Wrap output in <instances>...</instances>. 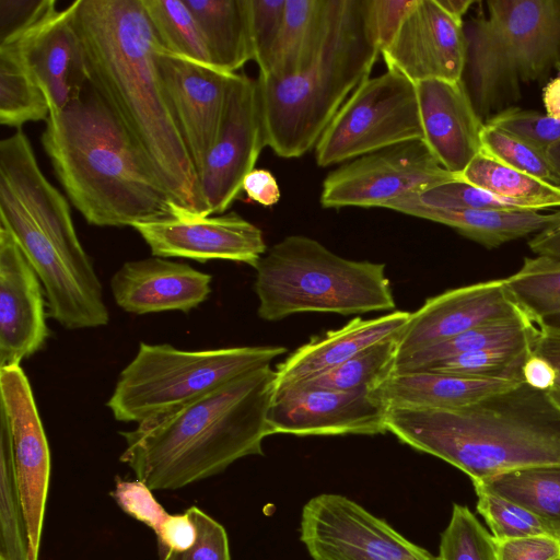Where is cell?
Returning <instances> with one entry per match:
<instances>
[{
  "label": "cell",
  "instance_id": "obj_43",
  "mask_svg": "<svg viewBox=\"0 0 560 560\" xmlns=\"http://www.w3.org/2000/svg\"><path fill=\"white\" fill-rule=\"evenodd\" d=\"M56 0H0V46L16 40L56 8Z\"/></svg>",
  "mask_w": 560,
  "mask_h": 560
},
{
  "label": "cell",
  "instance_id": "obj_42",
  "mask_svg": "<svg viewBox=\"0 0 560 560\" xmlns=\"http://www.w3.org/2000/svg\"><path fill=\"white\" fill-rule=\"evenodd\" d=\"M254 61L264 73L281 28L285 0H248Z\"/></svg>",
  "mask_w": 560,
  "mask_h": 560
},
{
  "label": "cell",
  "instance_id": "obj_12",
  "mask_svg": "<svg viewBox=\"0 0 560 560\" xmlns=\"http://www.w3.org/2000/svg\"><path fill=\"white\" fill-rule=\"evenodd\" d=\"M301 540L313 560H434L357 502L324 493L303 508Z\"/></svg>",
  "mask_w": 560,
  "mask_h": 560
},
{
  "label": "cell",
  "instance_id": "obj_7",
  "mask_svg": "<svg viewBox=\"0 0 560 560\" xmlns=\"http://www.w3.org/2000/svg\"><path fill=\"white\" fill-rule=\"evenodd\" d=\"M486 18L464 21L462 75L486 124L513 107L522 85L548 78L560 63V0H489Z\"/></svg>",
  "mask_w": 560,
  "mask_h": 560
},
{
  "label": "cell",
  "instance_id": "obj_19",
  "mask_svg": "<svg viewBox=\"0 0 560 560\" xmlns=\"http://www.w3.org/2000/svg\"><path fill=\"white\" fill-rule=\"evenodd\" d=\"M156 63L174 118L198 173L217 139L233 73L170 54L162 47L156 54Z\"/></svg>",
  "mask_w": 560,
  "mask_h": 560
},
{
  "label": "cell",
  "instance_id": "obj_5",
  "mask_svg": "<svg viewBox=\"0 0 560 560\" xmlns=\"http://www.w3.org/2000/svg\"><path fill=\"white\" fill-rule=\"evenodd\" d=\"M0 228L38 276L52 319L71 330L108 324L102 284L69 203L43 174L22 129L0 142Z\"/></svg>",
  "mask_w": 560,
  "mask_h": 560
},
{
  "label": "cell",
  "instance_id": "obj_9",
  "mask_svg": "<svg viewBox=\"0 0 560 560\" xmlns=\"http://www.w3.org/2000/svg\"><path fill=\"white\" fill-rule=\"evenodd\" d=\"M287 353L280 346L179 350L140 342L106 406L122 422L142 423L175 411Z\"/></svg>",
  "mask_w": 560,
  "mask_h": 560
},
{
  "label": "cell",
  "instance_id": "obj_55",
  "mask_svg": "<svg viewBox=\"0 0 560 560\" xmlns=\"http://www.w3.org/2000/svg\"><path fill=\"white\" fill-rule=\"evenodd\" d=\"M539 322L548 327L560 329V313L550 315Z\"/></svg>",
  "mask_w": 560,
  "mask_h": 560
},
{
  "label": "cell",
  "instance_id": "obj_33",
  "mask_svg": "<svg viewBox=\"0 0 560 560\" xmlns=\"http://www.w3.org/2000/svg\"><path fill=\"white\" fill-rule=\"evenodd\" d=\"M141 3L165 51L213 67L201 28L184 0H141Z\"/></svg>",
  "mask_w": 560,
  "mask_h": 560
},
{
  "label": "cell",
  "instance_id": "obj_13",
  "mask_svg": "<svg viewBox=\"0 0 560 560\" xmlns=\"http://www.w3.org/2000/svg\"><path fill=\"white\" fill-rule=\"evenodd\" d=\"M265 147L257 79L233 73L217 139L198 172L207 215L224 213L238 198Z\"/></svg>",
  "mask_w": 560,
  "mask_h": 560
},
{
  "label": "cell",
  "instance_id": "obj_38",
  "mask_svg": "<svg viewBox=\"0 0 560 560\" xmlns=\"http://www.w3.org/2000/svg\"><path fill=\"white\" fill-rule=\"evenodd\" d=\"M436 560H499L498 541L467 506L455 503Z\"/></svg>",
  "mask_w": 560,
  "mask_h": 560
},
{
  "label": "cell",
  "instance_id": "obj_34",
  "mask_svg": "<svg viewBox=\"0 0 560 560\" xmlns=\"http://www.w3.org/2000/svg\"><path fill=\"white\" fill-rule=\"evenodd\" d=\"M0 560H30V541L14 476L11 439L0 411Z\"/></svg>",
  "mask_w": 560,
  "mask_h": 560
},
{
  "label": "cell",
  "instance_id": "obj_1",
  "mask_svg": "<svg viewBox=\"0 0 560 560\" xmlns=\"http://www.w3.org/2000/svg\"><path fill=\"white\" fill-rule=\"evenodd\" d=\"M88 83L100 95L171 199L207 217L198 173L156 63L161 48L141 0H77Z\"/></svg>",
  "mask_w": 560,
  "mask_h": 560
},
{
  "label": "cell",
  "instance_id": "obj_4",
  "mask_svg": "<svg viewBox=\"0 0 560 560\" xmlns=\"http://www.w3.org/2000/svg\"><path fill=\"white\" fill-rule=\"evenodd\" d=\"M387 432L481 482L511 470L560 465V409L521 383L458 409L386 408Z\"/></svg>",
  "mask_w": 560,
  "mask_h": 560
},
{
  "label": "cell",
  "instance_id": "obj_30",
  "mask_svg": "<svg viewBox=\"0 0 560 560\" xmlns=\"http://www.w3.org/2000/svg\"><path fill=\"white\" fill-rule=\"evenodd\" d=\"M538 320L532 317H514L488 323L445 341L395 359L392 373L423 371L429 366L469 352L534 339Z\"/></svg>",
  "mask_w": 560,
  "mask_h": 560
},
{
  "label": "cell",
  "instance_id": "obj_11",
  "mask_svg": "<svg viewBox=\"0 0 560 560\" xmlns=\"http://www.w3.org/2000/svg\"><path fill=\"white\" fill-rule=\"evenodd\" d=\"M458 179L436 161L422 139L349 161L323 182V208L381 207L404 196Z\"/></svg>",
  "mask_w": 560,
  "mask_h": 560
},
{
  "label": "cell",
  "instance_id": "obj_6",
  "mask_svg": "<svg viewBox=\"0 0 560 560\" xmlns=\"http://www.w3.org/2000/svg\"><path fill=\"white\" fill-rule=\"evenodd\" d=\"M380 54L365 0H330L326 32L312 60L291 77L257 79L267 147L284 159L315 148Z\"/></svg>",
  "mask_w": 560,
  "mask_h": 560
},
{
  "label": "cell",
  "instance_id": "obj_50",
  "mask_svg": "<svg viewBox=\"0 0 560 560\" xmlns=\"http://www.w3.org/2000/svg\"><path fill=\"white\" fill-rule=\"evenodd\" d=\"M524 383L530 387L548 392L555 385L557 373L551 363L532 351L522 369Z\"/></svg>",
  "mask_w": 560,
  "mask_h": 560
},
{
  "label": "cell",
  "instance_id": "obj_51",
  "mask_svg": "<svg viewBox=\"0 0 560 560\" xmlns=\"http://www.w3.org/2000/svg\"><path fill=\"white\" fill-rule=\"evenodd\" d=\"M528 246L539 256L560 258V225L536 234L528 242Z\"/></svg>",
  "mask_w": 560,
  "mask_h": 560
},
{
  "label": "cell",
  "instance_id": "obj_16",
  "mask_svg": "<svg viewBox=\"0 0 560 560\" xmlns=\"http://www.w3.org/2000/svg\"><path fill=\"white\" fill-rule=\"evenodd\" d=\"M385 413L369 389L285 386L275 389L268 425L270 434L375 435L387 432Z\"/></svg>",
  "mask_w": 560,
  "mask_h": 560
},
{
  "label": "cell",
  "instance_id": "obj_39",
  "mask_svg": "<svg viewBox=\"0 0 560 560\" xmlns=\"http://www.w3.org/2000/svg\"><path fill=\"white\" fill-rule=\"evenodd\" d=\"M481 151L489 158L520 172L556 185V177L545 151L521 137L485 124L481 136Z\"/></svg>",
  "mask_w": 560,
  "mask_h": 560
},
{
  "label": "cell",
  "instance_id": "obj_32",
  "mask_svg": "<svg viewBox=\"0 0 560 560\" xmlns=\"http://www.w3.org/2000/svg\"><path fill=\"white\" fill-rule=\"evenodd\" d=\"M50 107L45 92L10 46H0V124L21 129L47 120Z\"/></svg>",
  "mask_w": 560,
  "mask_h": 560
},
{
  "label": "cell",
  "instance_id": "obj_24",
  "mask_svg": "<svg viewBox=\"0 0 560 560\" xmlns=\"http://www.w3.org/2000/svg\"><path fill=\"white\" fill-rule=\"evenodd\" d=\"M409 317L407 311L368 319L355 317L340 328L311 338L277 366L275 389L326 372L378 342L396 338Z\"/></svg>",
  "mask_w": 560,
  "mask_h": 560
},
{
  "label": "cell",
  "instance_id": "obj_28",
  "mask_svg": "<svg viewBox=\"0 0 560 560\" xmlns=\"http://www.w3.org/2000/svg\"><path fill=\"white\" fill-rule=\"evenodd\" d=\"M329 8L330 0H285L268 68L259 75L281 79L300 72L323 42Z\"/></svg>",
  "mask_w": 560,
  "mask_h": 560
},
{
  "label": "cell",
  "instance_id": "obj_36",
  "mask_svg": "<svg viewBox=\"0 0 560 560\" xmlns=\"http://www.w3.org/2000/svg\"><path fill=\"white\" fill-rule=\"evenodd\" d=\"M516 302L535 320L560 313V258H525L523 266L504 278Z\"/></svg>",
  "mask_w": 560,
  "mask_h": 560
},
{
  "label": "cell",
  "instance_id": "obj_27",
  "mask_svg": "<svg viewBox=\"0 0 560 560\" xmlns=\"http://www.w3.org/2000/svg\"><path fill=\"white\" fill-rule=\"evenodd\" d=\"M195 15L212 66L237 73L254 60L248 0H184Z\"/></svg>",
  "mask_w": 560,
  "mask_h": 560
},
{
  "label": "cell",
  "instance_id": "obj_53",
  "mask_svg": "<svg viewBox=\"0 0 560 560\" xmlns=\"http://www.w3.org/2000/svg\"><path fill=\"white\" fill-rule=\"evenodd\" d=\"M438 2L448 14L463 22L464 15L474 3L471 0H438Z\"/></svg>",
  "mask_w": 560,
  "mask_h": 560
},
{
  "label": "cell",
  "instance_id": "obj_31",
  "mask_svg": "<svg viewBox=\"0 0 560 560\" xmlns=\"http://www.w3.org/2000/svg\"><path fill=\"white\" fill-rule=\"evenodd\" d=\"M458 179L528 210L560 207V187L509 167L482 152L458 175Z\"/></svg>",
  "mask_w": 560,
  "mask_h": 560
},
{
  "label": "cell",
  "instance_id": "obj_3",
  "mask_svg": "<svg viewBox=\"0 0 560 560\" xmlns=\"http://www.w3.org/2000/svg\"><path fill=\"white\" fill-rule=\"evenodd\" d=\"M40 142L67 197L89 224L132 228L173 217L178 205L89 83L66 107L50 109Z\"/></svg>",
  "mask_w": 560,
  "mask_h": 560
},
{
  "label": "cell",
  "instance_id": "obj_18",
  "mask_svg": "<svg viewBox=\"0 0 560 560\" xmlns=\"http://www.w3.org/2000/svg\"><path fill=\"white\" fill-rule=\"evenodd\" d=\"M524 316L530 317L509 291L504 279L447 290L410 313L397 337L395 359L488 323Z\"/></svg>",
  "mask_w": 560,
  "mask_h": 560
},
{
  "label": "cell",
  "instance_id": "obj_45",
  "mask_svg": "<svg viewBox=\"0 0 560 560\" xmlns=\"http://www.w3.org/2000/svg\"><path fill=\"white\" fill-rule=\"evenodd\" d=\"M417 0H365L366 21L382 52L395 38Z\"/></svg>",
  "mask_w": 560,
  "mask_h": 560
},
{
  "label": "cell",
  "instance_id": "obj_52",
  "mask_svg": "<svg viewBox=\"0 0 560 560\" xmlns=\"http://www.w3.org/2000/svg\"><path fill=\"white\" fill-rule=\"evenodd\" d=\"M557 75L551 79L544 89L542 102L546 115L560 120V63Z\"/></svg>",
  "mask_w": 560,
  "mask_h": 560
},
{
  "label": "cell",
  "instance_id": "obj_29",
  "mask_svg": "<svg viewBox=\"0 0 560 560\" xmlns=\"http://www.w3.org/2000/svg\"><path fill=\"white\" fill-rule=\"evenodd\" d=\"M534 514L560 541V465L511 470L472 482Z\"/></svg>",
  "mask_w": 560,
  "mask_h": 560
},
{
  "label": "cell",
  "instance_id": "obj_8",
  "mask_svg": "<svg viewBox=\"0 0 560 560\" xmlns=\"http://www.w3.org/2000/svg\"><path fill=\"white\" fill-rule=\"evenodd\" d=\"M255 269L257 315L266 322L299 313L355 315L396 307L385 264L341 257L305 235L272 245Z\"/></svg>",
  "mask_w": 560,
  "mask_h": 560
},
{
  "label": "cell",
  "instance_id": "obj_56",
  "mask_svg": "<svg viewBox=\"0 0 560 560\" xmlns=\"http://www.w3.org/2000/svg\"><path fill=\"white\" fill-rule=\"evenodd\" d=\"M560 560V559H559Z\"/></svg>",
  "mask_w": 560,
  "mask_h": 560
},
{
  "label": "cell",
  "instance_id": "obj_22",
  "mask_svg": "<svg viewBox=\"0 0 560 560\" xmlns=\"http://www.w3.org/2000/svg\"><path fill=\"white\" fill-rule=\"evenodd\" d=\"M211 280V275L188 264L153 256L126 261L113 275L110 291L116 304L128 313H188L207 300Z\"/></svg>",
  "mask_w": 560,
  "mask_h": 560
},
{
  "label": "cell",
  "instance_id": "obj_35",
  "mask_svg": "<svg viewBox=\"0 0 560 560\" xmlns=\"http://www.w3.org/2000/svg\"><path fill=\"white\" fill-rule=\"evenodd\" d=\"M397 337L378 342L326 372L287 386L343 392L370 389L393 372Z\"/></svg>",
  "mask_w": 560,
  "mask_h": 560
},
{
  "label": "cell",
  "instance_id": "obj_2",
  "mask_svg": "<svg viewBox=\"0 0 560 560\" xmlns=\"http://www.w3.org/2000/svg\"><path fill=\"white\" fill-rule=\"evenodd\" d=\"M276 371L265 366L175 411L120 432V460L151 490H176L261 455Z\"/></svg>",
  "mask_w": 560,
  "mask_h": 560
},
{
  "label": "cell",
  "instance_id": "obj_14",
  "mask_svg": "<svg viewBox=\"0 0 560 560\" xmlns=\"http://www.w3.org/2000/svg\"><path fill=\"white\" fill-rule=\"evenodd\" d=\"M0 411L5 416L14 476L30 541L38 560L50 477V452L28 378L20 365L0 369Z\"/></svg>",
  "mask_w": 560,
  "mask_h": 560
},
{
  "label": "cell",
  "instance_id": "obj_41",
  "mask_svg": "<svg viewBox=\"0 0 560 560\" xmlns=\"http://www.w3.org/2000/svg\"><path fill=\"white\" fill-rule=\"evenodd\" d=\"M187 512L196 529L194 542L186 549L161 550L160 560H231L224 527L197 506Z\"/></svg>",
  "mask_w": 560,
  "mask_h": 560
},
{
  "label": "cell",
  "instance_id": "obj_37",
  "mask_svg": "<svg viewBox=\"0 0 560 560\" xmlns=\"http://www.w3.org/2000/svg\"><path fill=\"white\" fill-rule=\"evenodd\" d=\"M534 339L460 354L438 362L425 370L469 377L524 382L522 369L532 353Z\"/></svg>",
  "mask_w": 560,
  "mask_h": 560
},
{
  "label": "cell",
  "instance_id": "obj_20",
  "mask_svg": "<svg viewBox=\"0 0 560 560\" xmlns=\"http://www.w3.org/2000/svg\"><path fill=\"white\" fill-rule=\"evenodd\" d=\"M43 289L13 236L0 228V369L44 348L49 332Z\"/></svg>",
  "mask_w": 560,
  "mask_h": 560
},
{
  "label": "cell",
  "instance_id": "obj_48",
  "mask_svg": "<svg viewBox=\"0 0 560 560\" xmlns=\"http://www.w3.org/2000/svg\"><path fill=\"white\" fill-rule=\"evenodd\" d=\"M155 534L160 550L186 549L196 538L195 525L187 511L183 514L170 515Z\"/></svg>",
  "mask_w": 560,
  "mask_h": 560
},
{
  "label": "cell",
  "instance_id": "obj_23",
  "mask_svg": "<svg viewBox=\"0 0 560 560\" xmlns=\"http://www.w3.org/2000/svg\"><path fill=\"white\" fill-rule=\"evenodd\" d=\"M423 141L450 173L458 175L480 153L485 124L460 81L416 84Z\"/></svg>",
  "mask_w": 560,
  "mask_h": 560
},
{
  "label": "cell",
  "instance_id": "obj_26",
  "mask_svg": "<svg viewBox=\"0 0 560 560\" xmlns=\"http://www.w3.org/2000/svg\"><path fill=\"white\" fill-rule=\"evenodd\" d=\"M385 209L447 225L488 249L560 225V210H442L419 203L411 195L387 203Z\"/></svg>",
  "mask_w": 560,
  "mask_h": 560
},
{
  "label": "cell",
  "instance_id": "obj_49",
  "mask_svg": "<svg viewBox=\"0 0 560 560\" xmlns=\"http://www.w3.org/2000/svg\"><path fill=\"white\" fill-rule=\"evenodd\" d=\"M242 190L247 198L265 207L276 205L280 199V188L276 177L268 170L254 168L243 180Z\"/></svg>",
  "mask_w": 560,
  "mask_h": 560
},
{
  "label": "cell",
  "instance_id": "obj_40",
  "mask_svg": "<svg viewBox=\"0 0 560 560\" xmlns=\"http://www.w3.org/2000/svg\"><path fill=\"white\" fill-rule=\"evenodd\" d=\"M474 488L478 498L477 511L497 541L535 535L551 536L546 526L527 510L479 486Z\"/></svg>",
  "mask_w": 560,
  "mask_h": 560
},
{
  "label": "cell",
  "instance_id": "obj_15",
  "mask_svg": "<svg viewBox=\"0 0 560 560\" xmlns=\"http://www.w3.org/2000/svg\"><path fill=\"white\" fill-rule=\"evenodd\" d=\"M132 228L152 255L163 258L231 260L255 268L268 249L261 230L233 211L203 217L177 206L172 218Z\"/></svg>",
  "mask_w": 560,
  "mask_h": 560
},
{
  "label": "cell",
  "instance_id": "obj_21",
  "mask_svg": "<svg viewBox=\"0 0 560 560\" xmlns=\"http://www.w3.org/2000/svg\"><path fill=\"white\" fill-rule=\"evenodd\" d=\"M74 3L55 10L10 46L45 92L50 109L78 98L88 85L84 49L73 21Z\"/></svg>",
  "mask_w": 560,
  "mask_h": 560
},
{
  "label": "cell",
  "instance_id": "obj_25",
  "mask_svg": "<svg viewBox=\"0 0 560 560\" xmlns=\"http://www.w3.org/2000/svg\"><path fill=\"white\" fill-rule=\"evenodd\" d=\"M521 383L425 370L390 373L369 390L386 408L458 409Z\"/></svg>",
  "mask_w": 560,
  "mask_h": 560
},
{
  "label": "cell",
  "instance_id": "obj_47",
  "mask_svg": "<svg viewBox=\"0 0 560 560\" xmlns=\"http://www.w3.org/2000/svg\"><path fill=\"white\" fill-rule=\"evenodd\" d=\"M537 323L538 330L532 351L546 358L556 370L557 378L555 385L547 393L560 409V329L548 327L539 320Z\"/></svg>",
  "mask_w": 560,
  "mask_h": 560
},
{
  "label": "cell",
  "instance_id": "obj_54",
  "mask_svg": "<svg viewBox=\"0 0 560 560\" xmlns=\"http://www.w3.org/2000/svg\"><path fill=\"white\" fill-rule=\"evenodd\" d=\"M546 154L556 177V185L560 187V140L551 144Z\"/></svg>",
  "mask_w": 560,
  "mask_h": 560
},
{
  "label": "cell",
  "instance_id": "obj_44",
  "mask_svg": "<svg viewBox=\"0 0 560 560\" xmlns=\"http://www.w3.org/2000/svg\"><path fill=\"white\" fill-rule=\"evenodd\" d=\"M113 497L127 514L151 527L155 533L171 515L154 499L151 489L140 480L118 479Z\"/></svg>",
  "mask_w": 560,
  "mask_h": 560
},
{
  "label": "cell",
  "instance_id": "obj_17",
  "mask_svg": "<svg viewBox=\"0 0 560 560\" xmlns=\"http://www.w3.org/2000/svg\"><path fill=\"white\" fill-rule=\"evenodd\" d=\"M381 55L387 69L415 84L427 80L458 82L467 56L464 22L448 14L438 0H417Z\"/></svg>",
  "mask_w": 560,
  "mask_h": 560
},
{
  "label": "cell",
  "instance_id": "obj_46",
  "mask_svg": "<svg viewBox=\"0 0 560 560\" xmlns=\"http://www.w3.org/2000/svg\"><path fill=\"white\" fill-rule=\"evenodd\" d=\"M499 560H559L560 541L535 535L498 541Z\"/></svg>",
  "mask_w": 560,
  "mask_h": 560
},
{
  "label": "cell",
  "instance_id": "obj_10",
  "mask_svg": "<svg viewBox=\"0 0 560 560\" xmlns=\"http://www.w3.org/2000/svg\"><path fill=\"white\" fill-rule=\"evenodd\" d=\"M423 139L416 84L398 71L363 80L315 145L318 166Z\"/></svg>",
  "mask_w": 560,
  "mask_h": 560
}]
</instances>
